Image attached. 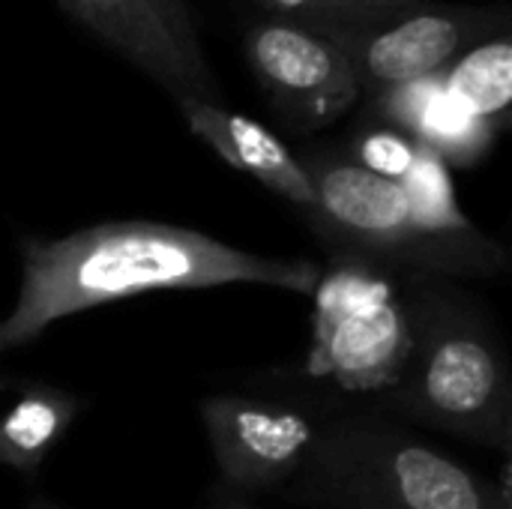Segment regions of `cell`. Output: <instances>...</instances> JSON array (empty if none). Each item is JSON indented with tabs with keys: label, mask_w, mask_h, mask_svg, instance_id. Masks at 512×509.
<instances>
[{
	"label": "cell",
	"mask_w": 512,
	"mask_h": 509,
	"mask_svg": "<svg viewBox=\"0 0 512 509\" xmlns=\"http://www.w3.org/2000/svg\"><path fill=\"white\" fill-rule=\"evenodd\" d=\"M201 423L219 474L243 492H270L294 480L321 432L297 408L243 396L204 399Z\"/></svg>",
	"instance_id": "cell-8"
},
{
	"label": "cell",
	"mask_w": 512,
	"mask_h": 509,
	"mask_svg": "<svg viewBox=\"0 0 512 509\" xmlns=\"http://www.w3.org/2000/svg\"><path fill=\"white\" fill-rule=\"evenodd\" d=\"M141 3L150 9V15L171 36V42L177 45V51L189 63V69L195 75H201V78H210V69H207L204 51H201V42H198V30H195V21H192V12H189L186 0H141Z\"/></svg>",
	"instance_id": "cell-17"
},
{
	"label": "cell",
	"mask_w": 512,
	"mask_h": 509,
	"mask_svg": "<svg viewBox=\"0 0 512 509\" xmlns=\"http://www.w3.org/2000/svg\"><path fill=\"white\" fill-rule=\"evenodd\" d=\"M402 297L411 348L387 402L423 426L507 453L510 372L489 321L438 276H414Z\"/></svg>",
	"instance_id": "cell-2"
},
{
	"label": "cell",
	"mask_w": 512,
	"mask_h": 509,
	"mask_svg": "<svg viewBox=\"0 0 512 509\" xmlns=\"http://www.w3.org/2000/svg\"><path fill=\"white\" fill-rule=\"evenodd\" d=\"M246 60L285 123L315 132L339 120L360 96L339 45L312 27L264 18L246 30Z\"/></svg>",
	"instance_id": "cell-7"
},
{
	"label": "cell",
	"mask_w": 512,
	"mask_h": 509,
	"mask_svg": "<svg viewBox=\"0 0 512 509\" xmlns=\"http://www.w3.org/2000/svg\"><path fill=\"white\" fill-rule=\"evenodd\" d=\"M177 108L189 129L207 141L231 168L255 177L270 192L297 204L303 213L312 210L315 192L300 159L267 126L198 96H180Z\"/></svg>",
	"instance_id": "cell-9"
},
{
	"label": "cell",
	"mask_w": 512,
	"mask_h": 509,
	"mask_svg": "<svg viewBox=\"0 0 512 509\" xmlns=\"http://www.w3.org/2000/svg\"><path fill=\"white\" fill-rule=\"evenodd\" d=\"M498 33H507L504 9L423 0L399 15L327 36L345 54L360 93L369 90L378 96L399 84L441 75L459 54Z\"/></svg>",
	"instance_id": "cell-6"
},
{
	"label": "cell",
	"mask_w": 512,
	"mask_h": 509,
	"mask_svg": "<svg viewBox=\"0 0 512 509\" xmlns=\"http://www.w3.org/2000/svg\"><path fill=\"white\" fill-rule=\"evenodd\" d=\"M447 93L477 120L492 129L507 123L512 105V42L510 30L489 36L459 54L444 72Z\"/></svg>",
	"instance_id": "cell-13"
},
{
	"label": "cell",
	"mask_w": 512,
	"mask_h": 509,
	"mask_svg": "<svg viewBox=\"0 0 512 509\" xmlns=\"http://www.w3.org/2000/svg\"><path fill=\"white\" fill-rule=\"evenodd\" d=\"M105 45L162 84L174 99L198 96L216 102V84L189 69L171 36L141 0H60Z\"/></svg>",
	"instance_id": "cell-10"
},
{
	"label": "cell",
	"mask_w": 512,
	"mask_h": 509,
	"mask_svg": "<svg viewBox=\"0 0 512 509\" xmlns=\"http://www.w3.org/2000/svg\"><path fill=\"white\" fill-rule=\"evenodd\" d=\"M402 189L411 207L414 228L426 237H462L474 234L471 219L456 201L447 162L429 147L417 144V159L402 177Z\"/></svg>",
	"instance_id": "cell-14"
},
{
	"label": "cell",
	"mask_w": 512,
	"mask_h": 509,
	"mask_svg": "<svg viewBox=\"0 0 512 509\" xmlns=\"http://www.w3.org/2000/svg\"><path fill=\"white\" fill-rule=\"evenodd\" d=\"M27 509H60V507H54V504H48V501H33Z\"/></svg>",
	"instance_id": "cell-19"
},
{
	"label": "cell",
	"mask_w": 512,
	"mask_h": 509,
	"mask_svg": "<svg viewBox=\"0 0 512 509\" xmlns=\"http://www.w3.org/2000/svg\"><path fill=\"white\" fill-rule=\"evenodd\" d=\"M297 495L321 509H492L501 492L417 435L375 417L318 432Z\"/></svg>",
	"instance_id": "cell-3"
},
{
	"label": "cell",
	"mask_w": 512,
	"mask_h": 509,
	"mask_svg": "<svg viewBox=\"0 0 512 509\" xmlns=\"http://www.w3.org/2000/svg\"><path fill=\"white\" fill-rule=\"evenodd\" d=\"M381 114L393 129L438 153L447 165H474L492 147L495 129L471 117L444 87V75L417 78L378 93Z\"/></svg>",
	"instance_id": "cell-11"
},
{
	"label": "cell",
	"mask_w": 512,
	"mask_h": 509,
	"mask_svg": "<svg viewBox=\"0 0 512 509\" xmlns=\"http://www.w3.org/2000/svg\"><path fill=\"white\" fill-rule=\"evenodd\" d=\"M300 165L315 192L306 219L327 243L330 258L438 279L447 273L489 276L504 267V249L480 231L462 237L420 234L402 183L330 156H306Z\"/></svg>",
	"instance_id": "cell-4"
},
{
	"label": "cell",
	"mask_w": 512,
	"mask_h": 509,
	"mask_svg": "<svg viewBox=\"0 0 512 509\" xmlns=\"http://www.w3.org/2000/svg\"><path fill=\"white\" fill-rule=\"evenodd\" d=\"M81 402L48 384H30L0 417V465L33 477L75 423Z\"/></svg>",
	"instance_id": "cell-12"
},
{
	"label": "cell",
	"mask_w": 512,
	"mask_h": 509,
	"mask_svg": "<svg viewBox=\"0 0 512 509\" xmlns=\"http://www.w3.org/2000/svg\"><path fill=\"white\" fill-rule=\"evenodd\" d=\"M210 509H252V507H246V504H216V507H210Z\"/></svg>",
	"instance_id": "cell-20"
},
{
	"label": "cell",
	"mask_w": 512,
	"mask_h": 509,
	"mask_svg": "<svg viewBox=\"0 0 512 509\" xmlns=\"http://www.w3.org/2000/svg\"><path fill=\"white\" fill-rule=\"evenodd\" d=\"M270 18L312 27L318 33H342L375 24L420 6L423 0H258Z\"/></svg>",
	"instance_id": "cell-15"
},
{
	"label": "cell",
	"mask_w": 512,
	"mask_h": 509,
	"mask_svg": "<svg viewBox=\"0 0 512 509\" xmlns=\"http://www.w3.org/2000/svg\"><path fill=\"white\" fill-rule=\"evenodd\" d=\"M312 294L309 372L354 393H387L411 348L402 285L387 270L333 258Z\"/></svg>",
	"instance_id": "cell-5"
},
{
	"label": "cell",
	"mask_w": 512,
	"mask_h": 509,
	"mask_svg": "<svg viewBox=\"0 0 512 509\" xmlns=\"http://www.w3.org/2000/svg\"><path fill=\"white\" fill-rule=\"evenodd\" d=\"M306 258H264L207 234L159 222H105L57 240L21 243V291L0 321V354L30 345L60 318L153 291L234 282L312 294L321 279Z\"/></svg>",
	"instance_id": "cell-1"
},
{
	"label": "cell",
	"mask_w": 512,
	"mask_h": 509,
	"mask_svg": "<svg viewBox=\"0 0 512 509\" xmlns=\"http://www.w3.org/2000/svg\"><path fill=\"white\" fill-rule=\"evenodd\" d=\"M498 492H501V498H498V504L492 509H510V465H504V474H501V486H498Z\"/></svg>",
	"instance_id": "cell-18"
},
{
	"label": "cell",
	"mask_w": 512,
	"mask_h": 509,
	"mask_svg": "<svg viewBox=\"0 0 512 509\" xmlns=\"http://www.w3.org/2000/svg\"><path fill=\"white\" fill-rule=\"evenodd\" d=\"M354 156L360 168L402 183V177L417 159V141L399 129H372L357 138Z\"/></svg>",
	"instance_id": "cell-16"
}]
</instances>
